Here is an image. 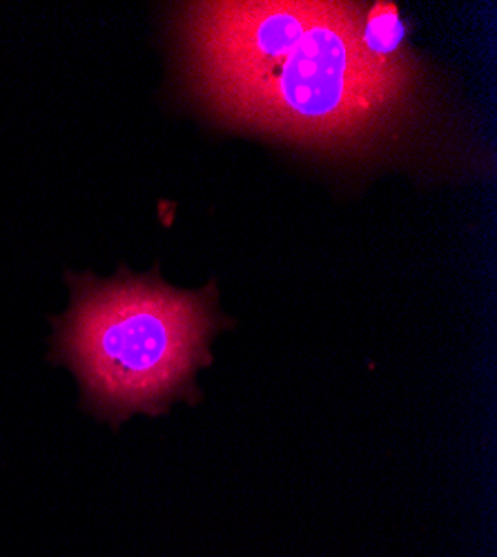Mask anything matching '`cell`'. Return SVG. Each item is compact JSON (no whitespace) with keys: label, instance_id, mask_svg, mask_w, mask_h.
<instances>
[{"label":"cell","instance_id":"6da1fadb","mask_svg":"<svg viewBox=\"0 0 497 557\" xmlns=\"http://www.w3.org/2000/svg\"><path fill=\"white\" fill-rule=\"evenodd\" d=\"M348 3H201L186 25L195 81L237 121L310 144H357L401 108L413 70L361 45Z\"/></svg>","mask_w":497,"mask_h":557},{"label":"cell","instance_id":"7a4b0ae2","mask_svg":"<svg viewBox=\"0 0 497 557\" xmlns=\"http://www.w3.org/2000/svg\"><path fill=\"white\" fill-rule=\"evenodd\" d=\"M72 308L54 321V359L72 368L83 404L119 424L195 399L197 370L210 363L219 331L212 288L181 293L157 276H70Z\"/></svg>","mask_w":497,"mask_h":557},{"label":"cell","instance_id":"3957f363","mask_svg":"<svg viewBox=\"0 0 497 557\" xmlns=\"http://www.w3.org/2000/svg\"><path fill=\"white\" fill-rule=\"evenodd\" d=\"M403 40V23L399 12L390 3L373 5L361 25V45L382 65L388 67H411L399 57Z\"/></svg>","mask_w":497,"mask_h":557}]
</instances>
